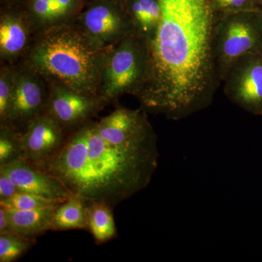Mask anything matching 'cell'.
<instances>
[{
    "instance_id": "6da1fadb",
    "label": "cell",
    "mask_w": 262,
    "mask_h": 262,
    "mask_svg": "<svg viewBox=\"0 0 262 262\" xmlns=\"http://www.w3.org/2000/svg\"><path fill=\"white\" fill-rule=\"evenodd\" d=\"M158 136L141 107L119 106L98 121L67 133L42 171L89 205L114 207L147 187L159 164Z\"/></svg>"
},
{
    "instance_id": "7a4b0ae2",
    "label": "cell",
    "mask_w": 262,
    "mask_h": 262,
    "mask_svg": "<svg viewBox=\"0 0 262 262\" xmlns=\"http://www.w3.org/2000/svg\"><path fill=\"white\" fill-rule=\"evenodd\" d=\"M162 18L148 45L147 77L136 98L146 113L179 121L209 107L221 83L210 0H159Z\"/></svg>"
},
{
    "instance_id": "3957f363",
    "label": "cell",
    "mask_w": 262,
    "mask_h": 262,
    "mask_svg": "<svg viewBox=\"0 0 262 262\" xmlns=\"http://www.w3.org/2000/svg\"><path fill=\"white\" fill-rule=\"evenodd\" d=\"M113 46H101L79 23L67 22L37 31L26 53V68L51 83L98 97L103 64Z\"/></svg>"
},
{
    "instance_id": "277c9868",
    "label": "cell",
    "mask_w": 262,
    "mask_h": 262,
    "mask_svg": "<svg viewBox=\"0 0 262 262\" xmlns=\"http://www.w3.org/2000/svg\"><path fill=\"white\" fill-rule=\"evenodd\" d=\"M149 66L146 43L136 33L115 45L103 64L98 97L111 102L124 94L137 96L145 83Z\"/></svg>"
},
{
    "instance_id": "5b68a950",
    "label": "cell",
    "mask_w": 262,
    "mask_h": 262,
    "mask_svg": "<svg viewBox=\"0 0 262 262\" xmlns=\"http://www.w3.org/2000/svg\"><path fill=\"white\" fill-rule=\"evenodd\" d=\"M262 51V11L216 14L213 54L222 83L238 60Z\"/></svg>"
},
{
    "instance_id": "8992f818",
    "label": "cell",
    "mask_w": 262,
    "mask_h": 262,
    "mask_svg": "<svg viewBox=\"0 0 262 262\" xmlns=\"http://www.w3.org/2000/svg\"><path fill=\"white\" fill-rule=\"evenodd\" d=\"M78 18L86 34L105 47L115 46L135 33L123 4L113 0H94Z\"/></svg>"
},
{
    "instance_id": "52a82bcc",
    "label": "cell",
    "mask_w": 262,
    "mask_h": 262,
    "mask_svg": "<svg viewBox=\"0 0 262 262\" xmlns=\"http://www.w3.org/2000/svg\"><path fill=\"white\" fill-rule=\"evenodd\" d=\"M222 83L229 101L248 113L262 115V51L238 60Z\"/></svg>"
},
{
    "instance_id": "ba28073f",
    "label": "cell",
    "mask_w": 262,
    "mask_h": 262,
    "mask_svg": "<svg viewBox=\"0 0 262 262\" xmlns=\"http://www.w3.org/2000/svg\"><path fill=\"white\" fill-rule=\"evenodd\" d=\"M68 131L44 112L29 122L20 135L22 158L42 170L61 149Z\"/></svg>"
},
{
    "instance_id": "9c48e42d",
    "label": "cell",
    "mask_w": 262,
    "mask_h": 262,
    "mask_svg": "<svg viewBox=\"0 0 262 262\" xmlns=\"http://www.w3.org/2000/svg\"><path fill=\"white\" fill-rule=\"evenodd\" d=\"M44 79L27 68L16 70L14 86L6 122L3 125L17 127H27L39 115L46 111L49 91Z\"/></svg>"
},
{
    "instance_id": "30bf717a",
    "label": "cell",
    "mask_w": 262,
    "mask_h": 262,
    "mask_svg": "<svg viewBox=\"0 0 262 262\" xmlns=\"http://www.w3.org/2000/svg\"><path fill=\"white\" fill-rule=\"evenodd\" d=\"M105 103L99 97L88 96L62 84L51 83L46 113L67 131L80 126L103 108Z\"/></svg>"
},
{
    "instance_id": "8fae6325",
    "label": "cell",
    "mask_w": 262,
    "mask_h": 262,
    "mask_svg": "<svg viewBox=\"0 0 262 262\" xmlns=\"http://www.w3.org/2000/svg\"><path fill=\"white\" fill-rule=\"evenodd\" d=\"M19 191L44 196L63 203L72 198L71 193L56 177L36 168L24 158L0 165Z\"/></svg>"
},
{
    "instance_id": "7c38bea8",
    "label": "cell",
    "mask_w": 262,
    "mask_h": 262,
    "mask_svg": "<svg viewBox=\"0 0 262 262\" xmlns=\"http://www.w3.org/2000/svg\"><path fill=\"white\" fill-rule=\"evenodd\" d=\"M32 24L27 13L8 11L0 18V56L12 62L27 53L32 42Z\"/></svg>"
},
{
    "instance_id": "4fadbf2b",
    "label": "cell",
    "mask_w": 262,
    "mask_h": 262,
    "mask_svg": "<svg viewBox=\"0 0 262 262\" xmlns=\"http://www.w3.org/2000/svg\"><path fill=\"white\" fill-rule=\"evenodd\" d=\"M25 13L34 30L39 31L72 21L82 0H26Z\"/></svg>"
},
{
    "instance_id": "5bb4252c",
    "label": "cell",
    "mask_w": 262,
    "mask_h": 262,
    "mask_svg": "<svg viewBox=\"0 0 262 262\" xmlns=\"http://www.w3.org/2000/svg\"><path fill=\"white\" fill-rule=\"evenodd\" d=\"M58 205L32 210L7 209L10 230L19 235L34 239L48 231H53V215Z\"/></svg>"
},
{
    "instance_id": "9a60e30c",
    "label": "cell",
    "mask_w": 262,
    "mask_h": 262,
    "mask_svg": "<svg viewBox=\"0 0 262 262\" xmlns=\"http://www.w3.org/2000/svg\"><path fill=\"white\" fill-rule=\"evenodd\" d=\"M123 6L135 32L148 46L154 39L161 21L159 0H125Z\"/></svg>"
},
{
    "instance_id": "2e32d148",
    "label": "cell",
    "mask_w": 262,
    "mask_h": 262,
    "mask_svg": "<svg viewBox=\"0 0 262 262\" xmlns=\"http://www.w3.org/2000/svg\"><path fill=\"white\" fill-rule=\"evenodd\" d=\"M113 210V208L104 203L85 205L89 230L94 236L96 244H104L117 236Z\"/></svg>"
},
{
    "instance_id": "e0dca14e",
    "label": "cell",
    "mask_w": 262,
    "mask_h": 262,
    "mask_svg": "<svg viewBox=\"0 0 262 262\" xmlns=\"http://www.w3.org/2000/svg\"><path fill=\"white\" fill-rule=\"evenodd\" d=\"M89 229L85 204L77 196L60 203L53 215V231Z\"/></svg>"
},
{
    "instance_id": "ac0fdd59",
    "label": "cell",
    "mask_w": 262,
    "mask_h": 262,
    "mask_svg": "<svg viewBox=\"0 0 262 262\" xmlns=\"http://www.w3.org/2000/svg\"><path fill=\"white\" fill-rule=\"evenodd\" d=\"M36 239L14 232L0 234V262H13L21 258L35 244Z\"/></svg>"
},
{
    "instance_id": "d6986e66",
    "label": "cell",
    "mask_w": 262,
    "mask_h": 262,
    "mask_svg": "<svg viewBox=\"0 0 262 262\" xmlns=\"http://www.w3.org/2000/svg\"><path fill=\"white\" fill-rule=\"evenodd\" d=\"M20 133L8 125H1L0 130V165L22 158Z\"/></svg>"
},
{
    "instance_id": "ffe728a7",
    "label": "cell",
    "mask_w": 262,
    "mask_h": 262,
    "mask_svg": "<svg viewBox=\"0 0 262 262\" xmlns=\"http://www.w3.org/2000/svg\"><path fill=\"white\" fill-rule=\"evenodd\" d=\"M60 202L36 195L30 193L20 192L4 201H0V206L8 210H32L59 204Z\"/></svg>"
},
{
    "instance_id": "44dd1931",
    "label": "cell",
    "mask_w": 262,
    "mask_h": 262,
    "mask_svg": "<svg viewBox=\"0 0 262 262\" xmlns=\"http://www.w3.org/2000/svg\"><path fill=\"white\" fill-rule=\"evenodd\" d=\"M16 70L9 67H2L0 72V121L6 122L14 86Z\"/></svg>"
},
{
    "instance_id": "7402d4cb",
    "label": "cell",
    "mask_w": 262,
    "mask_h": 262,
    "mask_svg": "<svg viewBox=\"0 0 262 262\" xmlns=\"http://www.w3.org/2000/svg\"><path fill=\"white\" fill-rule=\"evenodd\" d=\"M215 14L262 11V0H210Z\"/></svg>"
},
{
    "instance_id": "603a6c76",
    "label": "cell",
    "mask_w": 262,
    "mask_h": 262,
    "mask_svg": "<svg viewBox=\"0 0 262 262\" xmlns=\"http://www.w3.org/2000/svg\"><path fill=\"white\" fill-rule=\"evenodd\" d=\"M20 192L18 187L7 174L0 170V201L8 199Z\"/></svg>"
},
{
    "instance_id": "cb8c5ba5",
    "label": "cell",
    "mask_w": 262,
    "mask_h": 262,
    "mask_svg": "<svg viewBox=\"0 0 262 262\" xmlns=\"http://www.w3.org/2000/svg\"><path fill=\"white\" fill-rule=\"evenodd\" d=\"M11 232L8 210L0 206V234Z\"/></svg>"
},
{
    "instance_id": "d4e9b609",
    "label": "cell",
    "mask_w": 262,
    "mask_h": 262,
    "mask_svg": "<svg viewBox=\"0 0 262 262\" xmlns=\"http://www.w3.org/2000/svg\"><path fill=\"white\" fill-rule=\"evenodd\" d=\"M7 1H8L9 3H11V4H18V3L26 1V0H7Z\"/></svg>"
},
{
    "instance_id": "484cf974",
    "label": "cell",
    "mask_w": 262,
    "mask_h": 262,
    "mask_svg": "<svg viewBox=\"0 0 262 262\" xmlns=\"http://www.w3.org/2000/svg\"><path fill=\"white\" fill-rule=\"evenodd\" d=\"M113 1L117 2V3H122V4H123V2L125 1V0H113Z\"/></svg>"
}]
</instances>
